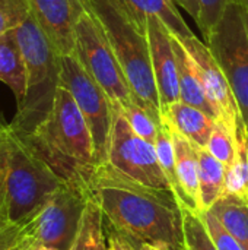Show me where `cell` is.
Wrapping results in <instances>:
<instances>
[{"label": "cell", "mask_w": 248, "mask_h": 250, "mask_svg": "<svg viewBox=\"0 0 248 250\" xmlns=\"http://www.w3.org/2000/svg\"><path fill=\"white\" fill-rule=\"evenodd\" d=\"M73 54L105 91L113 105L124 108L134 101L127 78L105 32L86 9L76 23Z\"/></svg>", "instance_id": "8992f818"}, {"label": "cell", "mask_w": 248, "mask_h": 250, "mask_svg": "<svg viewBox=\"0 0 248 250\" xmlns=\"http://www.w3.org/2000/svg\"><path fill=\"white\" fill-rule=\"evenodd\" d=\"M107 242H108V250H136L134 246L127 239H124L120 234L117 236V234L111 233L108 236V240Z\"/></svg>", "instance_id": "4dcf8cb0"}, {"label": "cell", "mask_w": 248, "mask_h": 250, "mask_svg": "<svg viewBox=\"0 0 248 250\" xmlns=\"http://www.w3.org/2000/svg\"><path fill=\"white\" fill-rule=\"evenodd\" d=\"M60 85L72 94L91 129L96 164L105 163L113 125L111 100L75 54L60 56Z\"/></svg>", "instance_id": "30bf717a"}, {"label": "cell", "mask_w": 248, "mask_h": 250, "mask_svg": "<svg viewBox=\"0 0 248 250\" xmlns=\"http://www.w3.org/2000/svg\"><path fill=\"white\" fill-rule=\"evenodd\" d=\"M227 193L248 204V126L243 122L237 133V158L227 167Z\"/></svg>", "instance_id": "7402d4cb"}, {"label": "cell", "mask_w": 248, "mask_h": 250, "mask_svg": "<svg viewBox=\"0 0 248 250\" xmlns=\"http://www.w3.org/2000/svg\"><path fill=\"white\" fill-rule=\"evenodd\" d=\"M205 42L227 76L241 119L248 126V28L244 6L229 4Z\"/></svg>", "instance_id": "ba28073f"}, {"label": "cell", "mask_w": 248, "mask_h": 250, "mask_svg": "<svg viewBox=\"0 0 248 250\" xmlns=\"http://www.w3.org/2000/svg\"><path fill=\"white\" fill-rule=\"evenodd\" d=\"M148 42L151 64L159 95L161 110L175 101H180V83L177 59L171 41V34L165 25L155 16L146 18Z\"/></svg>", "instance_id": "4fadbf2b"}, {"label": "cell", "mask_w": 248, "mask_h": 250, "mask_svg": "<svg viewBox=\"0 0 248 250\" xmlns=\"http://www.w3.org/2000/svg\"><path fill=\"white\" fill-rule=\"evenodd\" d=\"M155 149H156L159 166H161L168 183L171 185L172 192L175 193L180 205L186 208V198H184V193L181 190L178 176H177V168H175V154H174L172 136H171L168 126L164 122H161L159 129H158V136L155 141Z\"/></svg>", "instance_id": "603a6c76"}, {"label": "cell", "mask_w": 248, "mask_h": 250, "mask_svg": "<svg viewBox=\"0 0 248 250\" xmlns=\"http://www.w3.org/2000/svg\"><path fill=\"white\" fill-rule=\"evenodd\" d=\"M238 3H240V4H243L246 9H248V0H240Z\"/></svg>", "instance_id": "d590c367"}, {"label": "cell", "mask_w": 248, "mask_h": 250, "mask_svg": "<svg viewBox=\"0 0 248 250\" xmlns=\"http://www.w3.org/2000/svg\"><path fill=\"white\" fill-rule=\"evenodd\" d=\"M120 110L123 111V114H124L127 123L130 125V127L133 129V132L137 136H140L145 141L155 145L161 122H158L146 108L140 107L136 101L130 103L127 107L120 108Z\"/></svg>", "instance_id": "484cf974"}, {"label": "cell", "mask_w": 248, "mask_h": 250, "mask_svg": "<svg viewBox=\"0 0 248 250\" xmlns=\"http://www.w3.org/2000/svg\"><path fill=\"white\" fill-rule=\"evenodd\" d=\"M0 82L9 86L19 107L26 97V67L13 29L0 35Z\"/></svg>", "instance_id": "e0dca14e"}, {"label": "cell", "mask_w": 248, "mask_h": 250, "mask_svg": "<svg viewBox=\"0 0 248 250\" xmlns=\"http://www.w3.org/2000/svg\"><path fill=\"white\" fill-rule=\"evenodd\" d=\"M35 248L28 224H18L0 215V250H32Z\"/></svg>", "instance_id": "4316f807"}, {"label": "cell", "mask_w": 248, "mask_h": 250, "mask_svg": "<svg viewBox=\"0 0 248 250\" xmlns=\"http://www.w3.org/2000/svg\"><path fill=\"white\" fill-rule=\"evenodd\" d=\"M186 250H218L200 214L181 207Z\"/></svg>", "instance_id": "d4e9b609"}, {"label": "cell", "mask_w": 248, "mask_h": 250, "mask_svg": "<svg viewBox=\"0 0 248 250\" xmlns=\"http://www.w3.org/2000/svg\"><path fill=\"white\" fill-rule=\"evenodd\" d=\"M31 15L60 56L73 54L75 29L85 7L80 0H28Z\"/></svg>", "instance_id": "7c38bea8"}, {"label": "cell", "mask_w": 248, "mask_h": 250, "mask_svg": "<svg viewBox=\"0 0 248 250\" xmlns=\"http://www.w3.org/2000/svg\"><path fill=\"white\" fill-rule=\"evenodd\" d=\"M225 230L248 250V204L235 195H224L210 209Z\"/></svg>", "instance_id": "d6986e66"}, {"label": "cell", "mask_w": 248, "mask_h": 250, "mask_svg": "<svg viewBox=\"0 0 248 250\" xmlns=\"http://www.w3.org/2000/svg\"><path fill=\"white\" fill-rule=\"evenodd\" d=\"M22 138L66 182H88L96 166L91 129L72 94L61 85L47 119Z\"/></svg>", "instance_id": "277c9868"}, {"label": "cell", "mask_w": 248, "mask_h": 250, "mask_svg": "<svg viewBox=\"0 0 248 250\" xmlns=\"http://www.w3.org/2000/svg\"><path fill=\"white\" fill-rule=\"evenodd\" d=\"M240 0H197L199 3V21L197 25L202 31L203 40H206L212 29L218 25L219 19L225 13L227 7Z\"/></svg>", "instance_id": "83f0119b"}, {"label": "cell", "mask_w": 248, "mask_h": 250, "mask_svg": "<svg viewBox=\"0 0 248 250\" xmlns=\"http://www.w3.org/2000/svg\"><path fill=\"white\" fill-rule=\"evenodd\" d=\"M134 246V245H133ZM137 250H164L159 249V248H155V246H151V245H140V246H134Z\"/></svg>", "instance_id": "d6a6232c"}, {"label": "cell", "mask_w": 248, "mask_h": 250, "mask_svg": "<svg viewBox=\"0 0 248 250\" xmlns=\"http://www.w3.org/2000/svg\"><path fill=\"white\" fill-rule=\"evenodd\" d=\"M32 250H34V249H32Z\"/></svg>", "instance_id": "60d3db41"}, {"label": "cell", "mask_w": 248, "mask_h": 250, "mask_svg": "<svg viewBox=\"0 0 248 250\" xmlns=\"http://www.w3.org/2000/svg\"><path fill=\"white\" fill-rule=\"evenodd\" d=\"M171 41H172L175 59H177V67H178L180 101L190 104L193 107H197L202 111L212 116L213 119H216L215 111L206 98L194 59L191 57L189 50L184 47V44L177 37L171 35Z\"/></svg>", "instance_id": "2e32d148"}, {"label": "cell", "mask_w": 248, "mask_h": 250, "mask_svg": "<svg viewBox=\"0 0 248 250\" xmlns=\"http://www.w3.org/2000/svg\"><path fill=\"white\" fill-rule=\"evenodd\" d=\"M34 250H58V249H54V248H48V246H35Z\"/></svg>", "instance_id": "836d02e7"}, {"label": "cell", "mask_w": 248, "mask_h": 250, "mask_svg": "<svg viewBox=\"0 0 248 250\" xmlns=\"http://www.w3.org/2000/svg\"><path fill=\"white\" fill-rule=\"evenodd\" d=\"M134 249H136V248H134ZM136 250H137V249H136Z\"/></svg>", "instance_id": "f35d334b"}, {"label": "cell", "mask_w": 248, "mask_h": 250, "mask_svg": "<svg viewBox=\"0 0 248 250\" xmlns=\"http://www.w3.org/2000/svg\"><path fill=\"white\" fill-rule=\"evenodd\" d=\"M175 3L180 7H183L197 23V21H199V3H197V0H175Z\"/></svg>", "instance_id": "1f68e13d"}, {"label": "cell", "mask_w": 248, "mask_h": 250, "mask_svg": "<svg viewBox=\"0 0 248 250\" xmlns=\"http://www.w3.org/2000/svg\"><path fill=\"white\" fill-rule=\"evenodd\" d=\"M66 183L10 123L0 130V189L3 214L25 224Z\"/></svg>", "instance_id": "3957f363"}, {"label": "cell", "mask_w": 248, "mask_h": 250, "mask_svg": "<svg viewBox=\"0 0 248 250\" xmlns=\"http://www.w3.org/2000/svg\"><path fill=\"white\" fill-rule=\"evenodd\" d=\"M0 130H1V129H0Z\"/></svg>", "instance_id": "ab89813d"}, {"label": "cell", "mask_w": 248, "mask_h": 250, "mask_svg": "<svg viewBox=\"0 0 248 250\" xmlns=\"http://www.w3.org/2000/svg\"><path fill=\"white\" fill-rule=\"evenodd\" d=\"M162 122V120H161ZM175 154V168L181 190L186 198V208L200 214V192H199V176H197V152L196 145L184 138L177 130L168 126Z\"/></svg>", "instance_id": "9a60e30c"}, {"label": "cell", "mask_w": 248, "mask_h": 250, "mask_svg": "<svg viewBox=\"0 0 248 250\" xmlns=\"http://www.w3.org/2000/svg\"><path fill=\"white\" fill-rule=\"evenodd\" d=\"M237 133L224 122L216 120V126L208 141L206 149L225 167L232 166L237 158Z\"/></svg>", "instance_id": "cb8c5ba5"}, {"label": "cell", "mask_w": 248, "mask_h": 250, "mask_svg": "<svg viewBox=\"0 0 248 250\" xmlns=\"http://www.w3.org/2000/svg\"><path fill=\"white\" fill-rule=\"evenodd\" d=\"M26 67V97L10 123L22 136L31 135L50 114L60 85V54L34 16L13 29Z\"/></svg>", "instance_id": "5b68a950"}, {"label": "cell", "mask_w": 248, "mask_h": 250, "mask_svg": "<svg viewBox=\"0 0 248 250\" xmlns=\"http://www.w3.org/2000/svg\"><path fill=\"white\" fill-rule=\"evenodd\" d=\"M180 41L194 59L206 98L215 111L216 120L224 122L234 132H238V127L243 123L241 113L228 79L213 57L210 48L196 35Z\"/></svg>", "instance_id": "8fae6325"}, {"label": "cell", "mask_w": 248, "mask_h": 250, "mask_svg": "<svg viewBox=\"0 0 248 250\" xmlns=\"http://www.w3.org/2000/svg\"><path fill=\"white\" fill-rule=\"evenodd\" d=\"M244 16H246V22H247V28H248V9L244 7Z\"/></svg>", "instance_id": "8d00e7d4"}, {"label": "cell", "mask_w": 248, "mask_h": 250, "mask_svg": "<svg viewBox=\"0 0 248 250\" xmlns=\"http://www.w3.org/2000/svg\"><path fill=\"white\" fill-rule=\"evenodd\" d=\"M88 185L104 217L132 245L186 250L183 209L172 192L140 185L107 161L95 166Z\"/></svg>", "instance_id": "6da1fadb"}, {"label": "cell", "mask_w": 248, "mask_h": 250, "mask_svg": "<svg viewBox=\"0 0 248 250\" xmlns=\"http://www.w3.org/2000/svg\"><path fill=\"white\" fill-rule=\"evenodd\" d=\"M29 13L28 0H0V35L19 26Z\"/></svg>", "instance_id": "f1b7e54d"}, {"label": "cell", "mask_w": 248, "mask_h": 250, "mask_svg": "<svg viewBox=\"0 0 248 250\" xmlns=\"http://www.w3.org/2000/svg\"><path fill=\"white\" fill-rule=\"evenodd\" d=\"M3 214V199H1V189H0V215Z\"/></svg>", "instance_id": "e575fe53"}, {"label": "cell", "mask_w": 248, "mask_h": 250, "mask_svg": "<svg viewBox=\"0 0 248 250\" xmlns=\"http://www.w3.org/2000/svg\"><path fill=\"white\" fill-rule=\"evenodd\" d=\"M107 163L140 185L172 192V188L159 166L155 145L137 136L127 123L120 107L115 105H113Z\"/></svg>", "instance_id": "9c48e42d"}, {"label": "cell", "mask_w": 248, "mask_h": 250, "mask_svg": "<svg viewBox=\"0 0 248 250\" xmlns=\"http://www.w3.org/2000/svg\"><path fill=\"white\" fill-rule=\"evenodd\" d=\"M104 212L91 192L77 236L70 250H108V242L104 233Z\"/></svg>", "instance_id": "44dd1931"}, {"label": "cell", "mask_w": 248, "mask_h": 250, "mask_svg": "<svg viewBox=\"0 0 248 250\" xmlns=\"http://www.w3.org/2000/svg\"><path fill=\"white\" fill-rule=\"evenodd\" d=\"M91 198L88 182H66L26 221L35 246L70 250Z\"/></svg>", "instance_id": "52a82bcc"}, {"label": "cell", "mask_w": 248, "mask_h": 250, "mask_svg": "<svg viewBox=\"0 0 248 250\" xmlns=\"http://www.w3.org/2000/svg\"><path fill=\"white\" fill-rule=\"evenodd\" d=\"M4 125H6V123H4V122L1 120V116H0V129H1V127H3Z\"/></svg>", "instance_id": "74e56055"}, {"label": "cell", "mask_w": 248, "mask_h": 250, "mask_svg": "<svg viewBox=\"0 0 248 250\" xmlns=\"http://www.w3.org/2000/svg\"><path fill=\"white\" fill-rule=\"evenodd\" d=\"M197 176L200 192V212L209 211L224 195H227V167L218 161L206 146H197Z\"/></svg>", "instance_id": "ac0fdd59"}, {"label": "cell", "mask_w": 248, "mask_h": 250, "mask_svg": "<svg viewBox=\"0 0 248 250\" xmlns=\"http://www.w3.org/2000/svg\"><path fill=\"white\" fill-rule=\"evenodd\" d=\"M105 32L134 101L161 122V103L151 64L146 19L127 0H80Z\"/></svg>", "instance_id": "7a4b0ae2"}, {"label": "cell", "mask_w": 248, "mask_h": 250, "mask_svg": "<svg viewBox=\"0 0 248 250\" xmlns=\"http://www.w3.org/2000/svg\"><path fill=\"white\" fill-rule=\"evenodd\" d=\"M161 120L197 146H206L216 126V119L197 107L175 101L161 110Z\"/></svg>", "instance_id": "5bb4252c"}, {"label": "cell", "mask_w": 248, "mask_h": 250, "mask_svg": "<svg viewBox=\"0 0 248 250\" xmlns=\"http://www.w3.org/2000/svg\"><path fill=\"white\" fill-rule=\"evenodd\" d=\"M200 217L216 246L218 250H246L227 230L225 227L218 221V218L210 211L200 212Z\"/></svg>", "instance_id": "f546056e"}, {"label": "cell", "mask_w": 248, "mask_h": 250, "mask_svg": "<svg viewBox=\"0 0 248 250\" xmlns=\"http://www.w3.org/2000/svg\"><path fill=\"white\" fill-rule=\"evenodd\" d=\"M132 7L142 16H155L158 18L165 28L170 31L171 35L177 37L178 40H186L193 37V31L186 23L184 18L181 16L175 0H127Z\"/></svg>", "instance_id": "ffe728a7"}]
</instances>
